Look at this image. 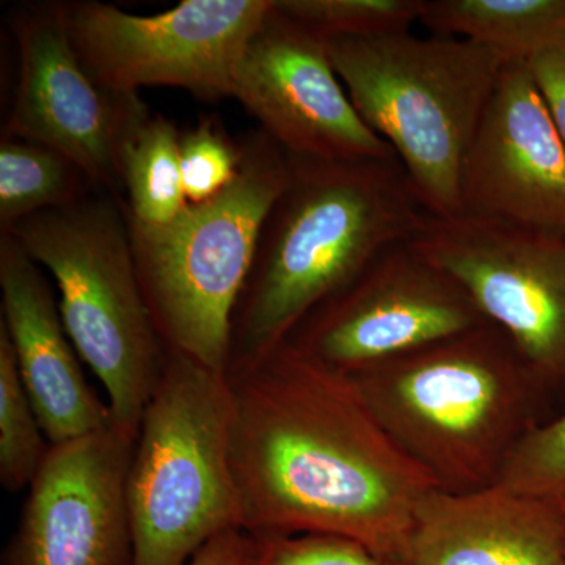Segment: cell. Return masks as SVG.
Listing matches in <instances>:
<instances>
[{
    "label": "cell",
    "instance_id": "6da1fadb",
    "mask_svg": "<svg viewBox=\"0 0 565 565\" xmlns=\"http://www.w3.org/2000/svg\"><path fill=\"white\" fill-rule=\"evenodd\" d=\"M226 377L245 533L341 535L404 561L416 509L437 487L351 379L288 343Z\"/></svg>",
    "mask_w": 565,
    "mask_h": 565
},
{
    "label": "cell",
    "instance_id": "7a4b0ae2",
    "mask_svg": "<svg viewBox=\"0 0 565 565\" xmlns=\"http://www.w3.org/2000/svg\"><path fill=\"white\" fill-rule=\"evenodd\" d=\"M288 159V182L264 222L234 310L230 370L285 343L375 256L414 239L429 215L396 156Z\"/></svg>",
    "mask_w": 565,
    "mask_h": 565
},
{
    "label": "cell",
    "instance_id": "3957f363",
    "mask_svg": "<svg viewBox=\"0 0 565 565\" xmlns=\"http://www.w3.org/2000/svg\"><path fill=\"white\" fill-rule=\"evenodd\" d=\"M349 379L397 448L452 493L500 482L546 394L492 323Z\"/></svg>",
    "mask_w": 565,
    "mask_h": 565
},
{
    "label": "cell",
    "instance_id": "277c9868",
    "mask_svg": "<svg viewBox=\"0 0 565 565\" xmlns=\"http://www.w3.org/2000/svg\"><path fill=\"white\" fill-rule=\"evenodd\" d=\"M326 43L353 107L392 148L427 214L460 215L465 158L508 58L411 31Z\"/></svg>",
    "mask_w": 565,
    "mask_h": 565
},
{
    "label": "cell",
    "instance_id": "5b68a950",
    "mask_svg": "<svg viewBox=\"0 0 565 565\" xmlns=\"http://www.w3.org/2000/svg\"><path fill=\"white\" fill-rule=\"evenodd\" d=\"M239 140L243 163L225 191L188 204L163 228L129 223L141 291L163 348L225 375L234 310L289 177L288 154L262 129Z\"/></svg>",
    "mask_w": 565,
    "mask_h": 565
},
{
    "label": "cell",
    "instance_id": "8992f818",
    "mask_svg": "<svg viewBox=\"0 0 565 565\" xmlns=\"http://www.w3.org/2000/svg\"><path fill=\"white\" fill-rule=\"evenodd\" d=\"M6 234L50 275L71 343L106 390L114 422L139 434L169 352L141 291L125 200L93 192Z\"/></svg>",
    "mask_w": 565,
    "mask_h": 565
},
{
    "label": "cell",
    "instance_id": "52a82bcc",
    "mask_svg": "<svg viewBox=\"0 0 565 565\" xmlns=\"http://www.w3.org/2000/svg\"><path fill=\"white\" fill-rule=\"evenodd\" d=\"M228 377L178 353L143 415L128 475L131 565H188L241 526Z\"/></svg>",
    "mask_w": 565,
    "mask_h": 565
},
{
    "label": "cell",
    "instance_id": "ba28073f",
    "mask_svg": "<svg viewBox=\"0 0 565 565\" xmlns=\"http://www.w3.org/2000/svg\"><path fill=\"white\" fill-rule=\"evenodd\" d=\"M88 73L114 92L180 88L203 99L233 98L237 66L274 0H182L158 14L96 2H62Z\"/></svg>",
    "mask_w": 565,
    "mask_h": 565
},
{
    "label": "cell",
    "instance_id": "9c48e42d",
    "mask_svg": "<svg viewBox=\"0 0 565 565\" xmlns=\"http://www.w3.org/2000/svg\"><path fill=\"white\" fill-rule=\"evenodd\" d=\"M411 243L456 278L546 393L565 385V236L427 215Z\"/></svg>",
    "mask_w": 565,
    "mask_h": 565
},
{
    "label": "cell",
    "instance_id": "30bf717a",
    "mask_svg": "<svg viewBox=\"0 0 565 565\" xmlns=\"http://www.w3.org/2000/svg\"><path fill=\"white\" fill-rule=\"evenodd\" d=\"M18 81L2 134L46 145L79 167L96 192L122 199V154L150 115L139 93L110 90L82 63L62 2L20 3L7 17Z\"/></svg>",
    "mask_w": 565,
    "mask_h": 565
},
{
    "label": "cell",
    "instance_id": "8fae6325",
    "mask_svg": "<svg viewBox=\"0 0 565 565\" xmlns=\"http://www.w3.org/2000/svg\"><path fill=\"white\" fill-rule=\"evenodd\" d=\"M484 323L456 278L407 241L375 256L285 343L351 377Z\"/></svg>",
    "mask_w": 565,
    "mask_h": 565
},
{
    "label": "cell",
    "instance_id": "7c38bea8",
    "mask_svg": "<svg viewBox=\"0 0 565 565\" xmlns=\"http://www.w3.org/2000/svg\"><path fill=\"white\" fill-rule=\"evenodd\" d=\"M233 98L291 156L323 161L393 158L338 77L326 41L277 9L253 33Z\"/></svg>",
    "mask_w": 565,
    "mask_h": 565
},
{
    "label": "cell",
    "instance_id": "4fadbf2b",
    "mask_svg": "<svg viewBox=\"0 0 565 565\" xmlns=\"http://www.w3.org/2000/svg\"><path fill=\"white\" fill-rule=\"evenodd\" d=\"M136 440L114 422L52 445L3 565H131L128 475Z\"/></svg>",
    "mask_w": 565,
    "mask_h": 565
},
{
    "label": "cell",
    "instance_id": "5bb4252c",
    "mask_svg": "<svg viewBox=\"0 0 565 565\" xmlns=\"http://www.w3.org/2000/svg\"><path fill=\"white\" fill-rule=\"evenodd\" d=\"M460 215L565 236V140L525 62L505 63L479 122Z\"/></svg>",
    "mask_w": 565,
    "mask_h": 565
},
{
    "label": "cell",
    "instance_id": "9a60e30c",
    "mask_svg": "<svg viewBox=\"0 0 565 565\" xmlns=\"http://www.w3.org/2000/svg\"><path fill=\"white\" fill-rule=\"evenodd\" d=\"M2 319L18 370L50 445L66 444L114 423L96 397L63 323L46 270L10 234H0Z\"/></svg>",
    "mask_w": 565,
    "mask_h": 565
},
{
    "label": "cell",
    "instance_id": "2e32d148",
    "mask_svg": "<svg viewBox=\"0 0 565 565\" xmlns=\"http://www.w3.org/2000/svg\"><path fill=\"white\" fill-rule=\"evenodd\" d=\"M407 565H565V514L503 484L435 489L416 509Z\"/></svg>",
    "mask_w": 565,
    "mask_h": 565
},
{
    "label": "cell",
    "instance_id": "e0dca14e",
    "mask_svg": "<svg viewBox=\"0 0 565 565\" xmlns=\"http://www.w3.org/2000/svg\"><path fill=\"white\" fill-rule=\"evenodd\" d=\"M419 22L526 63L565 40V0H423Z\"/></svg>",
    "mask_w": 565,
    "mask_h": 565
},
{
    "label": "cell",
    "instance_id": "ac0fdd59",
    "mask_svg": "<svg viewBox=\"0 0 565 565\" xmlns=\"http://www.w3.org/2000/svg\"><path fill=\"white\" fill-rule=\"evenodd\" d=\"M180 129L161 114L148 115L122 154V200L129 223L163 228L188 207L182 191Z\"/></svg>",
    "mask_w": 565,
    "mask_h": 565
},
{
    "label": "cell",
    "instance_id": "d6986e66",
    "mask_svg": "<svg viewBox=\"0 0 565 565\" xmlns=\"http://www.w3.org/2000/svg\"><path fill=\"white\" fill-rule=\"evenodd\" d=\"M93 192L90 180L61 152L2 134L0 234L32 215L77 203Z\"/></svg>",
    "mask_w": 565,
    "mask_h": 565
},
{
    "label": "cell",
    "instance_id": "ffe728a7",
    "mask_svg": "<svg viewBox=\"0 0 565 565\" xmlns=\"http://www.w3.org/2000/svg\"><path fill=\"white\" fill-rule=\"evenodd\" d=\"M51 445L18 370L6 327L0 323V482L9 492L31 487Z\"/></svg>",
    "mask_w": 565,
    "mask_h": 565
},
{
    "label": "cell",
    "instance_id": "44dd1931",
    "mask_svg": "<svg viewBox=\"0 0 565 565\" xmlns=\"http://www.w3.org/2000/svg\"><path fill=\"white\" fill-rule=\"evenodd\" d=\"M277 9L323 41L411 31L423 0H275Z\"/></svg>",
    "mask_w": 565,
    "mask_h": 565
},
{
    "label": "cell",
    "instance_id": "7402d4cb",
    "mask_svg": "<svg viewBox=\"0 0 565 565\" xmlns=\"http://www.w3.org/2000/svg\"><path fill=\"white\" fill-rule=\"evenodd\" d=\"M182 191L188 204L210 202L241 170L243 145L215 117H202L180 134Z\"/></svg>",
    "mask_w": 565,
    "mask_h": 565
},
{
    "label": "cell",
    "instance_id": "603a6c76",
    "mask_svg": "<svg viewBox=\"0 0 565 565\" xmlns=\"http://www.w3.org/2000/svg\"><path fill=\"white\" fill-rule=\"evenodd\" d=\"M565 514V412L539 423L509 460L500 482Z\"/></svg>",
    "mask_w": 565,
    "mask_h": 565
},
{
    "label": "cell",
    "instance_id": "cb8c5ba5",
    "mask_svg": "<svg viewBox=\"0 0 565 565\" xmlns=\"http://www.w3.org/2000/svg\"><path fill=\"white\" fill-rule=\"evenodd\" d=\"M250 565H407L330 534L252 535Z\"/></svg>",
    "mask_w": 565,
    "mask_h": 565
},
{
    "label": "cell",
    "instance_id": "d4e9b609",
    "mask_svg": "<svg viewBox=\"0 0 565 565\" xmlns=\"http://www.w3.org/2000/svg\"><path fill=\"white\" fill-rule=\"evenodd\" d=\"M526 66L565 140V40L530 58Z\"/></svg>",
    "mask_w": 565,
    "mask_h": 565
},
{
    "label": "cell",
    "instance_id": "484cf974",
    "mask_svg": "<svg viewBox=\"0 0 565 565\" xmlns=\"http://www.w3.org/2000/svg\"><path fill=\"white\" fill-rule=\"evenodd\" d=\"M252 535L244 530H230L212 539L188 565H250Z\"/></svg>",
    "mask_w": 565,
    "mask_h": 565
}]
</instances>
